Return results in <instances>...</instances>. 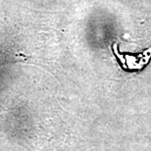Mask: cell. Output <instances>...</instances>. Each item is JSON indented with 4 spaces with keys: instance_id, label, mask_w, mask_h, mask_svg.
Segmentation results:
<instances>
[{
    "instance_id": "6da1fadb",
    "label": "cell",
    "mask_w": 151,
    "mask_h": 151,
    "mask_svg": "<svg viewBox=\"0 0 151 151\" xmlns=\"http://www.w3.org/2000/svg\"><path fill=\"white\" fill-rule=\"evenodd\" d=\"M115 56L119 60L121 66L128 71H139L148 64L151 59V47L144 50L143 52L132 55L129 53H121L118 50V45H113Z\"/></svg>"
}]
</instances>
